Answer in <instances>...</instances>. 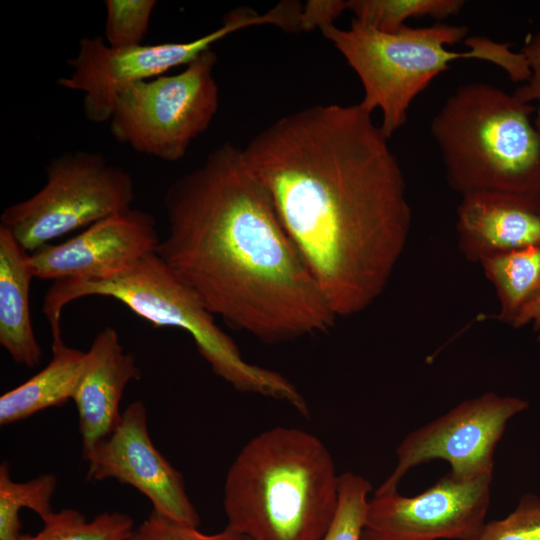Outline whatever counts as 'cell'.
<instances>
[{"mask_svg":"<svg viewBox=\"0 0 540 540\" xmlns=\"http://www.w3.org/2000/svg\"><path fill=\"white\" fill-rule=\"evenodd\" d=\"M479 264L499 300L495 319L514 327L540 297V244L494 255Z\"/></svg>","mask_w":540,"mask_h":540,"instance_id":"obj_18","label":"cell"},{"mask_svg":"<svg viewBox=\"0 0 540 540\" xmlns=\"http://www.w3.org/2000/svg\"><path fill=\"white\" fill-rule=\"evenodd\" d=\"M360 104H318L279 118L242 148L336 318L385 291L409 238L405 177Z\"/></svg>","mask_w":540,"mask_h":540,"instance_id":"obj_1","label":"cell"},{"mask_svg":"<svg viewBox=\"0 0 540 540\" xmlns=\"http://www.w3.org/2000/svg\"><path fill=\"white\" fill-rule=\"evenodd\" d=\"M371 490L363 476L354 472L341 474L336 512L320 540H362Z\"/></svg>","mask_w":540,"mask_h":540,"instance_id":"obj_22","label":"cell"},{"mask_svg":"<svg viewBox=\"0 0 540 540\" xmlns=\"http://www.w3.org/2000/svg\"><path fill=\"white\" fill-rule=\"evenodd\" d=\"M144 540H251L229 527L215 534H205L197 527L181 525L154 512L136 529Z\"/></svg>","mask_w":540,"mask_h":540,"instance_id":"obj_25","label":"cell"},{"mask_svg":"<svg viewBox=\"0 0 540 540\" xmlns=\"http://www.w3.org/2000/svg\"><path fill=\"white\" fill-rule=\"evenodd\" d=\"M126 540H144L140 535L139 533L137 532V530L129 537L127 538Z\"/></svg>","mask_w":540,"mask_h":540,"instance_id":"obj_29","label":"cell"},{"mask_svg":"<svg viewBox=\"0 0 540 540\" xmlns=\"http://www.w3.org/2000/svg\"><path fill=\"white\" fill-rule=\"evenodd\" d=\"M163 204L168 231L156 253L214 316L267 344L334 326L242 148H215L167 188Z\"/></svg>","mask_w":540,"mask_h":540,"instance_id":"obj_2","label":"cell"},{"mask_svg":"<svg viewBox=\"0 0 540 540\" xmlns=\"http://www.w3.org/2000/svg\"><path fill=\"white\" fill-rule=\"evenodd\" d=\"M211 48L172 75L137 82L116 96L109 127L114 139L163 161L182 159L219 107Z\"/></svg>","mask_w":540,"mask_h":540,"instance_id":"obj_7","label":"cell"},{"mask_svg":"<svg viewBox=\"0 0 540 540\" xmlns=\"http://www.w3.org/2000/svg\"><path fill=\"white\" fill-rule=\"evenodd\" d=\"M105 42L112 48L143 44L149 31L155 0H105Z\"/></svg>","mask_w":540,"mask_h":540,"instance_id":"obj_23","label":"cell"},{"mask_svg":"<svg viewBox=\"0 0 540 540\" xmlns=\"http://www.w3.org/2000/svg\"><path fill=\"white\" fill-rule=\"evenodd\" d=\"M492 479L449 472L415 496L375 492L364 532L376 540H471L486 522Z\"/></svg>","mask_w":540,"mask_h":540,"instance_id":"obj_11","label":"cell"},{"mask_svg":"<svg viewBox=\"0 0 540 540\" xmlns=\"http://www.w3.org/2000/svg\"><path fill=\"white\" fill-rule=\"evenodd\" d=\"M531 322H533L535 328L539 331L538 341H540V297L524 310L516 322V328Z\"/></svg>","mask_w":540,"mask_h":540,"instance_id":"obj_28","label":"cell"},{"mask_svg":"<svg viewBox=\"0 0 540 540\" xmlns=\"http://www.w3.org/2000/svg\"><path fill=\"white\" fill-rule=\"evenodd\" d=\"M280 22L281 15L275 7L262 14L239 7L227 13L217 29L186 42L112 48L103 36H86L79 41L77 55L67 59L70 75L60 78L58 85L83 95V110L88 120L107 122L117 94L125 87L188 65L214 43L238 30L254 25L278 27Z\"/></svg>","mask_w":540,"mask_h":540,"instance_id":"obj_9","label":"cell"},{"mask_svg":"<svg viewBox=\"0 0 540 540\" xmlns=\"http://www.w3.org/2000/svg\"><path fill=\"white\" fill-rule=\"evenodd\" d=\"M362 540H376V539H374L373 537L369 536L368 534H366V533L364 532V533H363Z\"/></svg>","mask_w":540,"mask_h":540,"instance_id":"obj_30","label":"cell"},{"mask_svg":"<svg viewBox=\"0 0 540 540\" xmlns=\"http://www.w3.org/2000/svg\"><path fill=\"white\" fill-rule=\"evenodd\" d=\"M528 407L522 398L495 392L461 402L405 436L393 472L375 492L397 491L411 469L433 460L446 461L459 476L493 475L495 450L508 422Z\"/></svg>","mask_w":540,"mask_h":540,"instance_id":"obj_10","label":"cell"},{"mask_svg":"<svg viewBox=\"0 0 540 540\" xmlns=\"http://www.w3.org/2000/svg\"><path fill=\"white\" fill-rule=\"evenodd\" d=\"M471 540H540V495L524 494L513 511L485 522Z\"/></svg>","mask_w":540,"mask_h":540,"instance_id":"obj_24","label":"cell"},{"mask_svg":"<svg viewBox=\"0 0 540 540\" xmlns=\"http://www.w3.org/2000/svg\"><path fill=\"white\" fill-rule=\"evenodd\" d=\"M57 478L45 473L25 482L12 479L9 465H0V540H17L21 536L20 511L28 508L42 521L54 511L51 500L55 493Z\"/></svg>","mask_w":540,"mask_h":540,"instance_id":"obj_19","label":"cell"},{"mask_svg":"<svg viewBox=\"0 0 540 540\" xmlns=\"http://www.w3.org/2000/svg\"><path fill=\"white\" fill-rule=\"evenodd\" d=\"M535 105L494 85L459 86L430 124L447 182L461 196L499 191L540 198Z\"/></svg>","mask_w":540,"mask_h":540,"instance_id":"obj_6","label":"cell"},{"mask_svg":"<svg viewBox=\"0 0 540 540\" xmlns=\"http://www.w3.org/2000/svg\"><path fill=\"white\" fill-rule=\"evenodd\" d=\"M456 232L470 262L540 244V198L499 191L462 196Z\"/></svg>","mask_w":540,"mask_h":540,"instance_id":"obj_14","label":"cell"},{"mask_svg":"<svg viewBox=\"0 0 540 540\" xmlns=\"http://www.w3.org/2000/svg\"><path fill=\"white\" fill-rule=\"evenodd\" d=\"M464 0H348L355 20L382 32H396L412 18L444 20L457 15Z\"/></svg>","mask_w":540,"mask_h":540,"instance_id":"obj_20","label":"cell"},{"mask_svg":"<svg viewBox=\"0 0 540 540\" xmlns=\"http://www.w3.org/2000/svg\"><path fill=\"white\" fill-rule=\"evenodd\" d=\"M29 253L8 229L0 226V344L18 364L33 368L41 348L30 314V283L34 278Z\"/></svg>","mask_w":540,"mask_h":540,"instance_id":"obj_16","label":"cell"},{"mask_svg":"<svg viewBox=\"0 0 540 540\" xmlns=\"http://www.w3.org/2000/svg\"><path fill=\"white\" fill-rule=\"evenodd\" d=\"M152 214L131 208L90 225L59 244H46L29 253L34 278L102 280L118 275L160 243Z\"/></svg>","mask_w":540,"mask_h":540,"instance_id":"obj_13","label":"cell"},{"mask_svg":"<svg viewBox=\"0 0 540 540\" xmlns=\"http://www.w3.org/2000/svg\"><path fill=\"white\" fill-rule=\"evenodd\" d=\"M521 52L528 62L530 76L514 94L523 102H536L534 124L540 133V29L526 38Z\"/></svg>","mask_w":540,"mask_h":540,"instance_id":"obj_26","label":"cell"},{"mask_svg":"<svg viewBox=\"0 0 540 540\" xmlns=\"http://www.w3.org/2000/svg\"><path fill=\"white\" fill-rule=\"evenodd\" d=\"M140 377L136 359L124 350L118 332L110 326L98 332L85 351L72 397L79 418L83 458L118 424L124 390Z\"/></svg>","mask_w":540,"mask_h":540,"instance_id":"obj_15","label":"cell"},{"mask_svg":"<svg viewBox=\"0 0 540 540\" xmlns=\"http://www.w3.org/2000/svg\"><path fill=\"white\" fill-rule=\"evenodd\" d=\"M141 400L130 403L112 432L83 458L86 479H114L144 495L154 513L175 523L198 527L200 516L189 499L182 474L153 444Z\"/></svg>","mask_w":540,"mask_h":540,"instance_id":"obj_12","label":"cell"},{"mask_svg":"<svg viewBox=\"0 0 540 540\" xmlns=\"http://www.w3.org/2000/svg\"><path fill=\"white\" fill-rule=\"evenodd\" d=\"M52 358L34 376L0 397V425L6 426L72 400L85 352L67 346L61 326L51 327Z\"/></svg>","mask_w":540,"mask_h":540,"instance_id":"obj_17","label":"cell"},{"mask_svg":"<svg viewBox=\"0 0 540 540\" xmlns=\"http://www.w3.org/2000/svg\"><path fill=\"white\" fill-rule=\"evenodd\" d=\"M135 199L134 181L124 168L92 151H69L46 166V183L29 198L7 206L5 227L28 252L57 237L127 211Z\"/></svg>","mask_w":540,"mask_h":540,"instance_id":"obj_8","label":"cell"},{"mask_svg":"<svg viewBox=\"0 0 540 540\" xmlns=\"http://www.w3.org/2000/svg\"><path fill=\"white\" fill-rule=\"evenodd\" d=\"M87 296L116 299L154 327L183 329L212 371L235 390L280 400L303 415L308 413L306 400L294 383L275 370L245 360L215 316L156 252L110 278L54 281L43 302L49 324L61 323L64 306Z\"/></svg>","mask_w":540,"mask_h":540,"instance_id":"obj_5","label":"cell"},{"mask_svg":"<svg viewBox=\"0 0 540 540\" xmlns=\"http://www.w3.org/2000/svg\"><path fill=\"white\" fill-rule=\"evenodd\" d=\"M136 530L133 519L124 513L102 512L92 520L78 510L53 512L35 535L21 534L17 540H126Z\"/></svg>","mask_w":540,"mask_h":540,"instance_id":"obj_21","label":"cell"},{"mask_svg":"<svg viewBox=\"0 0 540 540\" xmlns=\"http://www.w3.org/2000/svg\"><path fill=\"white\" fill-rule=\"evenodd\" d=\"M346 10V1L342 0H310L303 5L301 30L333 24L334 20Z\"/></svg>","mask_w":540,"mask_h":540,"instance_id":"obj_27","label":"cell"},{"mask_svg":"<svg viewBox=\"0 0 540 540\" xmlns=\"http://www.w3.org/2000/svg\"><path fill=\"white\" fill-rule=\"evenodd\" d=\"M339 479L315 435L293 427L263 431L228 469L226 526L251 540H320L336 512Z\"/></svg>","mask_w":540,"mask_h":540,"instance_id":"obj_3","label":"cell"},{"mask_svg":"<svg viewBox=\"0 0 540 540\" xmlns=\"http://www.w3.org/2000/svg\"><path fill=\"white\" fill-rule=\"evenodd\" d=\"M320 30L359 77L360 106L370 113L381 111L379 126L388 139L406 123L413 100L454 61L489 62L514 82L524 83L530 76L521 51L485 36L467 37L469 28L464 25L438 22L382 32L352 19L348 29L329 24Z\"/></svg>","mask_w":540,"mask_h":540,"instance_id":"obj_4","label":"cell"}]
</instances>
